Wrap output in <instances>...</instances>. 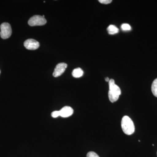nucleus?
<instances>
[{
  "label": "nucleus",
  "instance_id": "obj_1",
  "mask_svg": "<svg viewBox=\"0 0 157 157\" xmlns=\"http://www.w3.org/2000/svg\"><path fill=\"white\" fill-rule=\"evenodd\" d=\"M109 91L108 97L110 102L114 103L117 101L121 94V90L120 87L115 83L114 79H109Z\"/></svg>",
  "mask_w": 157,
  "mask_h": 157
},
{
  "label": "nucleus",
  "instance_id": "obj_2",
  "mask_svg": "<svg viewBox=\"0 0 157 157\" xmlns=\"http://www.w3.org/2000/svg\"><path fill=\"white\" fill-rule=\"evenodd\" d=\"M121 128L124 134L131 135L135 131V127L132 120L128 116H125L122 119Z\"/></svg>",
  "mask_w": 157,
  "mask_h": 157
},
{
  "label": "nucleus",
  "instance_id": "obj_3",
  "mask_svg": "<svg viewBox=\"0 0 157 157\" xmlns=\"http://www.w3.org/2000/svg\"><path fill=\"white\" fill-rule=\"evenodd\" d=\"M0 36L2 39H6L11 36L12 34V29L9 23H3L0 26Z\"/></svg>",
  "mask_w": 157,
  "mask_h": 157
},
{
  "label": "nucleus",
  "instance_id": "obj_4",
  "mask_svg": "<svg viewBox=\"0 0 157 157\" xmlns=\"http://www.w3.org/2000/svg\"><path fill=\"white\" fill-rule=\"evenodd\" d=\"M47 22L45 17L39 15H34L29 20L28 24L31 26L45 25Z\"/></svg>",
  "mask_w": 157,
  "mask_h": 157
},
{
  "label": "nucleus",
  "instance_id": "obj_5",
  "mask_svg": "<svg viewBox=\"0 0 157 157\" xmlns=\"http://www.w3.org/2000/svg\"><path fill=\"white\" fill-rule=\"evenodd\" d=\"M25 47L29 50H36L39 47V43L36 40L33 39H29L24 43Z\"/></svg>",
  "mask_w": 157,
  "mask_h": 157
},
{
  "label": "nucleus",
  "instance_id": "obj_6",
  "mask_svg": "<svg viewBox=\"0 0 157 157\" xmlns=\"http://www.w3.org/2000/svg\"><path fill=\"white\" fill-rule=\"evenodd\" d=\"M67 67V65L65 63H60L58 64L54 71L53 73L54 77H57L60 76L65 72Z\"/></svg>",
  "mask_w": 157,
  "mask_h": 157
},
{
  "label": "nucleus",
  "instance_id": "obj_7",
  "mask_svg": "<svg viewBox=\"0 0 157 157\" xmlns=\"http://www.w3.org/2000/svg\"><path fill=\"white\" fill-rule=\"evenodd\" d=\"M59 111L60 116L63 117H67L71 116L74 112L73 108L69 106H65L59 110Z\"/></svg>",
  "mask_w": 157,
  "mask_h": 157
},
{
  "label": "nucleus",
  "instance_id": "obj_8",
  "mask_svg": "<svg viewBox=\"0 0 157 157\" xmlns=\"http://www.w3.org/2000/svg\"><path fill=\"white\" fill-rule=\"evenodd\" d=\"M83 74V70L81 68H77L74 69L72 72V75L75 78H79L82 76Z\"/></svg>",
  "mask_w": 157,
  "mask_h": 157
},
{
  "label": "nucleus",
  "instance_id": "obj_9",
  "mask_svg": "<svg viewBox=\"0 0 157 157\" xmlns=\"http://www.w3.org/2000/svg\"><path fill=\"white\" fill-rule=\"evenodd\" d=\"M107 31L108 33L110 35H114L117 33L119 32L118 29L114 25H110L107 28Z\"/></svg>",
  "mask_w": 157,
  "mask_h": 157
},
{
  "label": "nucleus",
  "instance_id": "obj_10",
  "mask_svg": "<svg viewBox=\"0 0 157 157\" xmlns=\"http://www.w3.org/2000/svg\"><path fill=\"white\" fill-rule=\"evenodd\" d=\"M151 91L154 95L157 98V78L153 82L151 85Z\"/></svg>",
  "mask_w": 157,
  "mask_h": 157
},
{
  "label": "nucleus",
  "instance_id": "obj_11",
  "mask_svg": "<svg viewBox=\"0 0 157 157\" xmlns=\"http://www.w3.org/2000/svg\"><path fill=\"white\" fill-rule=\"evenodd\" d=\"M121 29L123 31H129L131 29V27L128 24L124 23L121 25Z\"/></svg>",
  "mask_w": 157,
  "mask_h": 157
},
{
  "label": "nucleus",
  "instance_id": "obj_12",
  "mask_svg": "<svg viewBox=\"0 0 157 157\" xmlns=\"http://www.w3.org/2000/svg\"><path fill=\"white\" fill-rule=\"evenodd\" d=\"M86 157H100L97 153L94 152H89L86 155Z\"/></svg>",
  "mask_w": 157,
  "mask_h": 157
},
{
  "label": "nucleus",
  "instance_id": "obj_13",
  "mask_svg": "<svg viewBox=\"0 0 157 157\" xmlns=\"http://www.w3.org/2000/svg\"><path fill=\"white\" fill-rule=\"evenodd\" d=\"M52 116L53 118L57 117H58L60 116L59 111H54L52 113Z\"/></svg>",
  "mask_w": 157,
  "mask_h": 157
},
{
  "label": "nucleus",
  "instance_id": "obj_14",
  "mask_svg": "<svg viewBox=\"0 0 157 157\" xmlns=\"http://www.w3.org/2000/svg\"><path fill=\"white\" fill-rule=\"evenodd\" d=\"M98 1H99V2H100V3H102V4H105V5L109 4L112 2V1H111V0H99Z\"/></svg>",
  "mask_w": 157,
  "mask_h": 157
},
{
  "label": "nucleus",
  "instance_id": "obj_15",
  "mask_svg": "<svg viewBox=\"0 0 157 157\" xmlns=\"http://www.w3.org/2000/svg\"><path fill=\"white\" fill-rule=\"evenodd\" d=\"M105 80H106V82H109V78L108 77H107V78H105Z\"/></svg>",
  "mask_w": 157,
  "mask_h": 157
},
{
  "label": "nucleus",
  "instance_id": "obj_16",
  "mask_svg": "<svg viewBox=\"0 0 157 157\" xmlns=\"http://www.w3.org/2000/svg\"><path fill=\"white\" fill-rule=\"evenodd\" d=\"M0 73H1V71H0Z\"/></svg>",
  "mask_w": 157,
  "mask_h": 157
}]
</instances>
